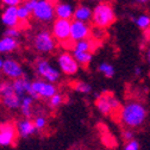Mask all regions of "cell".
Instances as JSON below:
<instances>
[{
	"label": "cell",
	"mask_w": 150,
	"mask_h": 150,
	"mask_svg": "<svg viewBox=\"0 0 150 150\" xmlns=\"http://www.w3.org/2000/svg\"><path fill=\"white\" fill-rule=\"evenodd\" d=\"M148 117L146 107L137 100L126 101L119 110V122L129 129L141 127Z\"/></svg>",
	"instance_id": "cell-1"
},
{
	"label": "cell",
	"mask_w": 150,
	"mask_h": 150,
	"mask_svg": "<svg viewBox=\"0 0 150 150\" xmlns=\"http://www.w3.org/2000/svg\"><path fill=\"white\" fill-rule=\"evenodd\" d=\"M117 21L116 12L108 3H99L92 12V23L98 29H107Z\"/></svg>",
	"instance_id": "cell-2"
},
{
	"label": "cell",
	"mask_w": 150,
	"mask_h": 150,
	"mask_svg": "<svg viewBox=\"0 0 150 150\" xmlns=\"http://www.w3.org/2000/svg\"><path fill=\"white\" fill-rule=\"evenodd\" d=\"M70 28L71 22L68 19H55L51 28V33L55 40L60 42L63 47H68V44L73 48L74 42L70 40Z\"/></svg>",
	"instance_id": "cell-3"
},
{
	"label": "cell",
	"mask_w": 150,
	"mask_h": 150,
	"mask_svg": "<svg viewBox=\"0 0 150 150\" xmlns=\"http://www.w3.org/2000/svg\"><path fill=\"white\" fill-rule=\"evenodd\" d=\"M32 44L36 51L41 54H49L56 48V40L51 32L43 30L37 32L32 40Z\"/></svg>",
	"instance_id": "cell-4"
},
{
	"label": "cell",
	"mask_w": 150,
	"mask_h": 150,
	"mask_svg": "<svg viewBox=\"0 0 150 150\" xmlns=\"http://www.w3.org/2000/svg\"><path fill=\"white\" fill-rule=\"evenodd\" d=\"M96 106L98 111L104 116H110L111 113H113V112L122 108L119 100L112 93H108V92H104L98 96L96 100Z\"/></svg>",
	"instance_id": "cell-5"
},
{
	"label": "cell",
	"mask_w": 150,
	"mask_h": 150,
	"mask_svg": "<svg viewBox=\"0 0 150 150\" xmlns=\"http://www.w3.org/2000/svg\"><path fill=\"white\" fill-rule=\"evenodd\" d=\"M36 75L43 80H47L51 83H55L60 80V71L55 69L52 64L45 59H38L35 63Z\"/></svg>",
	"instance_id": "cell-6"
},
{
	"label": "cell",
	"mask_w": 150,
	"mask_h": 150,
	"mask_svg": "<svg viewBox=\"0 0 150 150\" xmlns=\"http://www.w3.org/2000/svg\"><path fill=\"white\" fill-rule=\"evenodd\" d=\"M57 93V88L56 86L47 80L43 79H37L35 81H32V93L31 97L36 100V99H50L52 96H55Z\"/></svg>",
	"instance_id": "cell-7"
},
{
	"label": "cell",
	"mask_w": 150,
	"mask_h": 150,
	"mask_svg": "<svg viewBox=\"0 0 150 150\" xmlns=\"http://www.w3.org/2000/svg\"><path fill=\"white\" fill-rule=\"evenodd\" d=\"M32 16L36 21L42 23H49L55 17V6L49 1V0H38Z\"/></svg>",
	"instance_id": "cell-8"
},
{
	"label": "cell",
	"mask_w": 150,
	"mask_h": 150,
	"mask_svg": "<svg viewBox=\"0 0 150 150\" xmlns=\"http://www.w3.org/2000/svg\"><path fill=\"white\" fill-rule=\"evenodd\" d=\"M57 64L60 67V70L64 75H68V76H73V75L78 74L79 68H80L79 62L75 60L73 54H70L69 51H64L59 55Z\"/></svg>",
	"instance_id": "cell-9"
},
{
	"label": "cell",
	"mask_w": 150,
	"mask_h": 150,
	"mask_svg": "<svg viewBox=\"0 0 150 150\" xmlns=\"http://www.w3.org/2000/svg\"><path fill=\"white\" fill-rule=\"evenodd\" d=\"M18 131L17 126L11 122L0 123V146H10L13 145L17 141Z\"/></svg>",
	"instance_id": "cell-10"
},
{
	"label": "cell",
	"mask_w": 150,
	"mask_h": 150,
	"mask_svg": "<svg viewBox=\"0 0 150 150\" xmlns=\"http://www.w3.org/2000/svg\"><path fill=\"white\" fill-rule=\"evenodd\" d=\"M91 36V28L88 23L73 21L70 28V40L75 43L82 40H88Z\"/></svg>",
	"instance_id": "cell-11"
},
{
	"label": "cell",
	"mask_w": 150,
	"mask_h": 150,
	"mask_svg": "<svg viewBox=\"0 0 150 150\" xmlns=\"http://www.w3.org/2000/svg\"><path fill=\"white\" fill-rule=\"evenodd\" d=\"M7 78L16 80V79H19L22 76H25L24 75V70L23 67L21 66V63L16 61L14 59H6L4 62V67L1 70Z\"/></svg>",
	"instance_id": "cell-12"
},
{
	"label": "cell",
	"mask_w": 150,
	"mask_h": 150,
	"mask_svg": "<svg viewBox=\"0 0 150 150\" xmlns=\"http://www.w3.org/2000/svg\"><path fill=\"white\" fill-rule=\"evenodd\" d=\"M16 126L18 131V136L21 138H29L32 135H35V132L37 131L33 124V120H31L30 118H24V119L18 120Z\"/></svg>",
	"instance_id": "cell-13"
},
{
	"label": "cell",
	"mask_w": 150,
	"mask_h": 150,
	"mask_svg": "<svg viewBox=\"0 0 150 150\" xmlns=\"http://www.w3.org/2000/svg\"><path fill=\"white\" fill-rule=\"evenodd\" d=\"M1 23L6 28H17L19 24L18 18V7L17 6H7L1 14Z\"/></svg>",
	"instance_id": "cell-14"
},
{
	"label": "cell",
	"mask_w": 150,
	"mask_h": 150,
	"mask_svg": "<svg viewBox=\"0 0 150 150\" xmlns=\"http://www.w3.org/2000/svg\"><path fill=\"white\" fill-rule=\"evenodd\" d=\"M13 83V88H14V92L17 93L18 96L21 98H23L24 96L26 94H31L32 93V81H30L28 78L25 76H22L19 79H16L12 81Z\"/></svg>",
	"instance_id": "cell-15"
},
{
	"label": "cell",
	"mask_w": 150,
	"mask_h": 150,
	"mask_svg": "<svg viewBox=\"0 0 150 150\" xmlns=\"http://www.w3.org/2000/svg\"><path fill=\"white\" fill-rule=\"evenodd\" d=\"M1 105L10 111L19 110L22 105V98L16 92L11 93V94H7V96H1Z\"/></svg>",
	"instance_id": "cell-16"
},
{
	"label": "cell",
	"mask_w": 150,
	"mask_h": 150,
	"mask_svg": "<svg viewBox=\"0 0 150 150\" xmlns=\"http://www.w3.org/2000/svg\"><path fill=\"white\" fill-rule=\"evenodd\" d=\"M74 11L75 8L68 4V3H60L55 6V17H57V19H68L70 21L74 17Z\"/></svg>",
	"instance_id": "cell-17"
},
{
	"label": "cell",
	"mask_w": 150,
	"mask_h": 150,
	"mask_svg": "<svg viewBox=\"0 0 150 150\" xmlns=\"http://www.w3.org/2000/svg\"><path fill=\"white\" fill-rule=\"evenodd\" d=\"M18 48H19L18 38H13V37L8 36H4L3 38H0V54H11Z\"/></svg>",
	"instance_id": "cell-18"
},
{
	"label": "cell",
	"mask_w": 150,
	"mask_h": 150,
	"mask_svg": "<svg viewBox=\"0 0 150 150\" xmlns=\"http://www.w3.org/2000/svg\"><path fill=\"white\" fill-rule=\"evenodd\" d=\"M92 12L93 10H91L88 6L86 5H80L75 8L74 11V21H79V22H85L88 23L89 21H92Z\"/></svg>",
	"instance_id": "cell-19"
},
{
	"label": "cell",
	"mask_w": 150,
	"mask_h": 150,
	"mask_svg": "<svg viewBox=\"0 0 150 150\" xmlns=\"http://www.w3.org/2000/svg\"><path fill=\"white\" fill-rule=\"evenodd\" d=\"M33 98L29 94L24 96L22 98V105H21V113L24 116V118H30L32 116V105H33Z\"/></svg>",
	"instance_id": "cell-20"
},
{
	"label": "cell",
	"mask_w": 150,
	"mask_h": 150,
	"mask_svg": "<svg viewBox=\"0 0 150 150\" xmlns=\"http://www.w3.org/2000/svg\"><path fill=\"white\" fill-rule=\"evenodd\" d=\"M73 56L81 66H88L93 60L92 51H80V50H73Z\"/></svg>",
	"instance_id": "cell-21"
},
{
	"label": "cell",
	"mask_w": 150,
	"mask_h": 150,
	"mask_svg": "<svg viewBox=\"0 0 150 150\" xmlns=\"http://www.w3.org/2000/svg\"><path fill=\"white\" fill-rule=\"evenodd\" d=\"M98 69H99V71L104 75V76L107 78V79H111L115 75V71H116L115 67L112 66L111 63H108V62H101L98 66Z\"/></svg>",
	"instance_id": "cell-22"
},
{
	"label": "cell",
	"mask_w": 150,
	"mask_h": 150,
	"mask_svg": "<svg viewBox=\"0 0 150 150\" xmlns=\"http://www.w3.org/2000/svg\"><path fill=\"white\" fill-rule=\"evenodd\" d=\"M73 89L81 94H89L92 92V86L85 81H75L73 83Z\"/></svg>",
	"instance_id": "cell-23"
},
{
	"label": "cell",
	"mask_w": 150,
	"mask_h": 150,
	"mask_svg": "<svg viewBox=\"0 0 150 150\" xmlns=\"http://www.w3.org/2000/svg\"><path fill=\"white\" fill-rule=\"evenodd\" d=\"M134 22L141 30H146L150 28V16L148 14H141L136 18H134Z\"/></svg>",
	"instance_id": "cell-24"
},
{
	"label": "cell",
	"mask_w": 150,
	"mask_h": 150,
	"mask_svg": "<svg viewBox=\"0 0 150 150\" xmlns=\"http://www.w3.org/2000/svg\"><path fill=\"white\" fill-rule=\"evenodd\" d=\"M33 124H35L37 131H42V130H44V129L47 127V125H48V119H47L45 116H43V115H38V116H36V117H35V119H33Z\"/></svg>",
	"instance_id": "cell-25"
},
{
	"label": "cell",
	"mask_w": 150,
	"mask_h": 150,
	"mask_svg": "<svg viewBox=\"0 0 150 150\" xmlns=\"http://www.w3.org/2000/svg\"><path fill=\"white\" fill-rule=\"evenodd\" d=\"M63 101H64V97L61 94V93H56L55 96H52L49 99V106L51 108H57L63 104Z\"/></svg>",
	"instance_id": "cell-26"
},
{
	"label": "cell",
	"mask_w": 150,
	"mask_h": 150,
	"mask_svg": "<svg viewBox=\"0 0 150 150\" xmlns=\"http://www.w3.org/2000/svg\"><path fill=\"white\" fill-rule=\"evenodd\" d=\"M30 14H32L24 5H21L18 6V18H19V22H28Z\"/></svg>",
	"instance_id": "cell-27"
},
{
	"label": "cell",
	"mask_w": 150,
	"mask_h": 150,
	"mask_svg": "<svg viewBox=\"0 0 150 150\" xmlns=\"http://www.w3.org/2000/svg\"><path fill=\"white\" fill-rule=\"evenodd\" d=\"M122 137L125 142H129V141H132L135 139V132H134V129H129L126 127L125 130L122 131Z\"/></svg>",
	"instance_id": "cell-28"
},
{
	"label": "cell",
	"mask_w": 150,
	"mask_h": 150,
	"mask_svg": "<svg viewBox=\"0 0 150 150\" xmlns=\"http://www.w3.org/2000/svg\"><path fill=\"white\" fill-rule=\"evenodd\" d=\"M123 150H139V142L136 138L132 141H129L125 143Z\"/></svg>",
	"instance_id": "cell-29"
},
{
	"label": "cell",
	"mask_w": 150,
	"mask_h": 150,
	"mask_svg": "<svg viewBox=\"0 0 150 150\" xmlns=\"http://www.w3.org/2000/svg\"><path fill=\"white\" fill-rule=\"evenodd\" d=\"M5 36L13 37V38H18V37H21V30L18 28H7L5 30Z\"/></svg>",
	"instance_id": "cell-30"
},
{
	"label": "cell",
	"mask_w": 150,
	"mask_h": 150,
	"mask_svg": "<svg viewBox=\"0 0 150 150\" xmlns=\"http://www.w3.org/2000/svg\"><path fill=\"white\" fill-rule=\"evenodd\" d=\"M37 3H38V0H24L23 5L32 13L33 10H35V7H36V5H37Z\"/></svg>",
	"instance_id": "cell-31"
},
{
	"label": "cell",
	"mask_w": 150,
	"mask_h": 150,
	"mask_svg": "<svg viewBox=\"0 0 150 150\" xmlns=\"http://www.w3.org/2000/svg\"><path fill=\"white\" fill-rule=\"evenodd\" d=\"M3 4H5L6 6H21L23 0H1Z\"/></svg>",
	"instance_id": "cell-32"
},
{
	"label": "cell",
	"mask_w": 150,
	"mask_h": 150,
	"mask_svg": "<svg viewBox=\"0 0 150 150\" xmlns=\"http://www.w3.org/2000/svg\"><path fill=\"white\" fill-rule=\"evenodd\" d=\"M134 73H135V76H141V75H142V69H141V67H135Z\"/></svg>",
	"instance_id": "cell-33"
},
{
	"label": "cell",
	"mask_w": 150,
	"mask_h": 150,
	"mask_svg": "<svg viewBox=\"0 0 150 150\" xmlns=\"http://www.w3.org/2000/svg\"><path fill=\"white\" fill-rule=\"evenodd\" d=\"M150 1V0H135V3H137V4H139V5H145V4H148Z\"/></svg>",
	"instance_id": "cell-34"
},
{
	"label": "cell",
	"mask_w": 150,
	"mask_h": 150,
	"mask_svg": "<svg viewBox=\"0 0 150 150\" xmlns=\"http://www.w3.org/2000/svg\"><path fill=\"white\" fill-rule=\"evenodd\" d=\"M145 56H146V61H148V63H149V66H150V49H148V50H146Z\"/></svg>",
	"instance_id": "cell-35"
},
{
	"label": "cell",
	"mask_w": 150,
	"mask_h": 150,
	"mask_svg": "<svg viewBox=\"0 0 150 150\" xmlns=\"http://www.w3.org/2000/svg\"><path fill=\"white\" fill-rule=\"evenodd\" d=\"M4 62H5V60H3L1 57H0V70H3V67H4Z\"/></svg>",
	"instance_id": "cell-36"
},
{
	"label": "cell",
	"mask_w": 150,
	"mask_h": 150,
	"mask_svg": "<svg viewBox=\"0 0 150 150\" xmlns=\"http://www.w3.org/2000/svg\"><path fill=\"white\" fill-rule=\"evenodd\" d=\"M70 150H82V149H81L80 146H74V148H71Z\"/></svg>",
	"instance_id": "cell-37"
},
{
	"label": "cell",
	"mask_w": 150,
	"mask_h": 150,
	"mask_svg": "<svg viewBox=\"0 0 150 150\" xmlns=\"http://www.w3.org/2000/svg\"><path fill=\"white\" fill-rule=\"evenodd\" d=\"M0 103H1V86H0Z\"/></svg>",
	"instance_id": "cell-38"
}]
</instances>
